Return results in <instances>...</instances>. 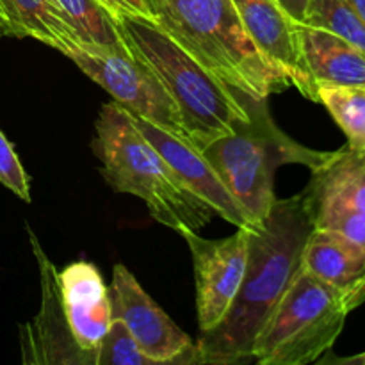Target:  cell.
Here are the masks:
<instances>
[{"mask_svg": "<svg viewBox=\"0 0 365 365\" xmlns=\"http://www.w3.org/2000/svg\"><path fill=\"white\" fill-rule=\"evenodd\" d=\"M312 228L303 195L277 198L250 235L248 266L234 305L196 341V365L252 362L257 337L302 267Z\"/></svg>", "mask_w": 365, "mask_h": 365, "instance_id": "obj_1", "label": "cell"}, {"mask_svg": "<svg viewBox=\"0 0 365 365\" xmlns=\"http://www.w3.org/2000/svg\"><path fill=\"white\" fill-rule=\"evenodd\" d=\"M93 153L100 175L116 192L138 196L157 223L178 232H198L216 212L196 196L141 134L116 102L102 106L95 120Z\"/></svg>", "mask_w": 365, "mask_h": 365, "instance_id": "obj_2", "label": "cell"}, {"mask_svg": "<svg viewBox=\"0 0 365 365\" xmlns=\"http://www.w3.org/2000/svg\"><path fill=\"white\" fill-rule=\"evenodd\" d=\"M125 48L145 63L180 110L189 143L198 150L234 130L248 118L242 91L210 73L153 20L116 18Z\"/></svg>", "mask_w": 365, "mask_h": 365, "instance_id": "obj_3", "label": "cell"}, {"mask_svg": "<svg viewBox=\"0 0 365 365\" xmlns=\"http://www.w3.org/2000/svg\"><path fill=\"white\" fill-rule=\"evenodd\" d=\"M153 21L220 81L255 98L291 86L246 34L232 0H146Z\"/></svg>", "mask_w": 365, "mask_h": 365, "instance_id": "obj_4", "label": "cell"}, {"mask_svg": "<svg viewBox=\"0 0 365 365\" xmlns=\"http://www.w3.org/2000/svg\"><path fill=\"white\" fill-rule=\"evenodd\" d=\"M248 118L234 130L202 150L242 209L257 225L267 216L274 196V173L280 166L299 164L310 171L323 166L334 152H319L285 134L271 118L267 98L242 93Z\"/></svg>", "mask_w": 365, "mask_h": 365, "instance_id": "obj_5", "label": "cell"}, {"mask_svg": "<svg viewBox=\"0 0 365 365\" xmlns=\"http://www.w3.org/2000/svg\"><path fill=\"white\" fill-rule=\"evenodd\" d=\"M349 314L334 289L299 267L257 337L252 362L260 365L319 362L337 342Z\"/></svg>", "mask_w": 365, "mask_h": 365, "instance_id": "obj_6", "label": "cell"}, {"mask_svg": "<svg viewBox=\"0 0 365 365\" xmlns=\"http://www.w3.org/2000/svg\"><path fill=\"white\" fill-rule=\"evenodd\" d=\"M82 73L102 86L121 109L185 139L177 103L152 70L127 48H78L70 53Z\"/></svg>", "mask_w": 365, "mask_h": 365, "instance_id": "obj_7", "label": "cell"}, {"mask_svg": "<svg viewBox=\"0 0 365 365\" xmlns=\"http://www.w3.org/2000/svg\"><path fill=\"white\" fill-rule=\"evenodd\" d=\"M302 195L314 228L339 232L365 252V150L331 153Z\"/></svg>", "mask_w": 365, "mask_h": 365, "instance_id": "obj_8", "label": "cell"}, {"mask_svg": "<svg viewBox=\"0 0 365 365\" xmlns=\"http://www.w3.org/2000/svg\"><path fill=\"white\" fill-rule=\"evenodd\" d=\"M180 235L191 250L195 266L200 331L216 328L232 309L248 266L250 228H237L223 239H205L192 230Z\"/></svg>", "mask_w": 365, "mask_h": 365, "instance_id": "obj_9", "label": "cell"}, {"mask_svg": "<svg viewBox=\"0 0 365 365\" xmlns=\"http://www.w3.org/2000/svg\"><path fill=\"white\" fill-rule=\"evenodd\" d=\"M109 296L113 317L128 328L139 349L153 364H195L196 342L146 294L123 264L114 266Z\"/></svg>", "mask_w": 365, "mask_h": 365, "instance_id": "obj_10", "label": "cell"}, {"mask_svg": "<svg viewBox=\"0 0 365 365\" xmlns=\"http://www.w3.org/2000/svg\"><path fill=\"white\" fill-rule=\"evenodd\" d=\"M246 34L260 56L289 78L305 98L317 102V91L310 82L299 48L298 21L278 0H232Z\"/></svg>", "mask_w": 365, "mask_h": 365, "instance_id": "obj_11", "label": "cell"}, {"mask_svg": "<svg viewBox=\"0 0 365 365\" xmlns=\"http://www.w3.org/2000/svg\"><path fill=\"white\" fill-rule=\"evenodd\" d=\"M135 127L141 130V134L155 146L160 155L166 159V163L173 168L175 173L180 177V180L195 192L196 196L209 203L216 216L223 217L225 221L232 223L237 228H250L253 230L259 225L248 216L241 203L235 200L230 189L227 187L217 171L210 166L209 160L198 150L187 143L185 139L143 120V118L132 116Z\"/></svg>", "mask_w": 365, "mask_h": 365, "instance_id": "obj_12", "label": "cell"}, {"mask_svg": "<svg viewBox=\"0 0 365 365\" xmlns=\"http://www.w3.org/2000/svg\"><path fill=\"white\" fill-rule=\"evenodd\" d=\"M59 292L71 339L86 365H96V353L113 323L109 289L95 264L77 260L59 271Z\"/></svg>", "mask_w": 365, "mask_h": 365, "instance_id": "obj_13", "label": "cell"}, {"mask_svg": "<svg viewBox=\"0 0 365 365\" xmlns=\"http://www.w3.org/2000/svg\"><path fill=\"white\" fill-rule=\"evenodd\" d=\"M29 235L41 277V309L32 323L20 328L24 364L86 365L84 355L68 330L63 303H61L59 271L50 262L31 228Z\"/></svg>", "mask_w": 365, "mask_h": 365, "instance_id": "obj_14", "label": "cell"}, {"mask_svg": "<svg viewBox=\"0 0 365 365\" xmlns=\"http://www.w3.org/2000/svg\"><path fill=\"white\" fill-rule=\"evenodd\" d=\"M302 267L334 289L349 312L365 303V252L339 232L312 228L303 248Z\"/></svg>", "mask_w": 365, "mask_h": 365, "instance_id": "obj_15", "label": "cell"}, {"mask_svg": "<svg viewBox=\"0 0 365 365\" xmlns=\"http://www.w3.org/2000/svg\"><path fill=\"white\" fill-rule=\"evenodd\" d=\"M303 64L314 88H365V53L324 29L298 24Z\"/></svg>", "mask_w": 365, "mask_h": 365, "instance_id": "obj_16", "label": "cell"}, {"mask_svg": "<svg viewBox=\"0 0 365 365\" xmlns=\"http://www.w3.org/2000/svg\"><path fill=\"white\" fill-rule=\"evenodd\" d=\"M0 36L36 39L66 57L81 48L52 0H0Z\"/></svg>", "mask_w": 365, "mask_h": 365, "instance_id": "obj_17", "label": "cell"}, {"mask_svg": "<svg viewBox=\"0 0 365 365\" xmlns=\"http://www.w3.org/2000/svg\"><path fill=\"white\" fill-rule=\"evenodd\" d=\"M81 41V48H125L116 18L98 0H52Z\"/></svg>", "mask_w": 365, "mask_h": 365, "instance_id": "obj_18", "label": "cell"}, {"mask_svg": "<svg viewBox=\"0 0 365 365\" xmlns=\"http://www.w3.org/2000/svg\"><path fill=\"white\" fill-rule=\"evenodd\" d=\"M317 102L342 128L349 148L365 150V88L319 86Z\"/></svg>", "mask_w": 365, "mask_h": 365, "instance_id": "obj_19", "label": "cell"}, {"mask_svg": "<svg viewBox=\"0 0 365 365\" xmlns=\"http://www.w3.org/2000/svg\"><path fill=\"white\" fill-rule=\"evenodd\" d=\"M303 24L334 32L365 53V24L346 0H309Z\"/></svg>", "mask_w": 365, "mask_h": 365, "instance_id": "obj_20", "label": "cell"}, {"mask_svg": "<svg viewBox=\"0 0 365 365\" xmlns=\"http://www.w3.org/2000/svg\"><path fill=\"white\" fill-rule=\"evenodd\" d=\"M96 365H155L120 319H114L96 353Z\"/></svg>", "mask_w": 365, "mask_h": 365, "instance_id": "obj_21", "label": "cell"}, {"mask_svg": "<svg viewBox=\"0 0 365 365\" xmlns=\"http://www.w3.org/2000/svg\"><path fill=\"white\" fill-rule=\"evenodd\" d=\"M0 184L24 202H31V178L2 130H0Z\"/></svg>", "mask_w": 365, "mask_h": 365, "instance_id": "obj_22", "label": "cell"}, {"mask_svg": "<svg viewBox=\"0 0 365 365\" xmlns=\"http://www.w3.org/2000/svg\"><path fill=\"white\" fill-rule=\"evenodd\" d=\"M114 18L120 16H141L153 20L146 0H98Z\"/></svg>", "mask_w": 365, "mask_h": 365, "instance_id": "obj_23", "label": "cell"}, {"mask_svg": "<svg viewBox=\"0 0 365 365\" xmlns=\"http://www.w3.org/2000/svg\"><path fill=\"white\" fill-rule=\"evenodd\" d=\"M285 11L291 14L292 20L303 24L307 18V9H309V0H278Z\"/></svg>", "mask_w": 365, "mask_h": 365, "instance_id": "obj_24", "label": "cell"}, {"mask_svg": "<svg viewBox=\"0 0 365 365\" xmlns=\"http://www.w3.org/2000/svg\"><path fill=\"white\" fill-rule=\"evenodd\" d=\"M331 362L335 364H356V365H365V351L360 353V355L348 356V359H334Z\"/></svg>", "mask_w": 365, "mask_h": 365, "instance_id": "obj_25", "label": "cell"}, {"mask_svg": "<svg viewBox=\"0 0 365 365\" xmlns=\"http://www.w3.org/2000/svg\"><path fill=\"white\" fill-rule=\"evenodd\" d=\"M346 2L353 7V11L362 18V21L365 24V0H346Z\"/></svg>", "mask_w": 365, "mask_h": 365, "instance_id": "obj_26", "label": "cell"}]
</instances>
